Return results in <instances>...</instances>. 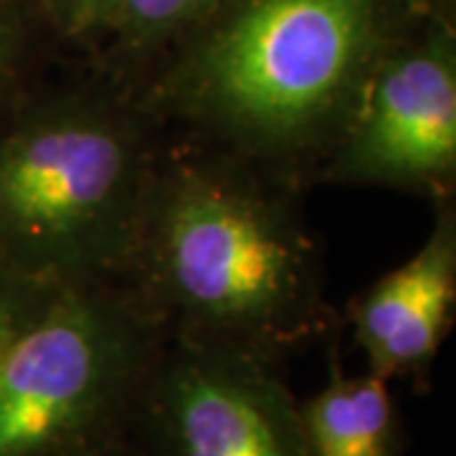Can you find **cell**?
<instances>
[{
  "label": "cell",
  "instance_id": "obj_1",
  "mask_svg": "<svg viewBox=\"0 0 456 456\" xmlns=\"http://www.w3.org/2000/svg\"><path fill=\"white\" fill-rule=\"evenodd\" d=\"M419 16L411 0H226L130 92L160 130L302 185Z\"/></svg>",
  "mask_w": 456,
  "mask_h": 456
},
{
  "label": "cell",
  "instance_id": "obj_2",
  "mask_svg": "<svg viewBox=\"0 0 456 456\" xmlns=\"http://www.w3.org/2000/svg\"><path fill=\"white\" fill-rule=\"evenodd\" d=\"M297 188L188 137L163 145L122 279L167 335L281 362L335 327Z\"/></svg>",
  "mask_w": 456,
  "mask_h": 456
},
{
  "label": "cell",
  "instance_id": "obj_3",
  "mask_svg": "<svg viewBox=\"0 0 456 456\" xmlns=\"http://www.w3.org/2000/svg\"><path fill=\"white\" fill-rule=\"evenodd\" d=\"M160 132L107 77L31 89L0 122V261L59 287L122 279Z\"/></svg>",
  "mask_w": 456,
  "mask_h": 456
},
{
  "label": "cell",
  "instance_id": "obj_4",
  "mask_svg": "<svg viewBox=\"0 0 456 456\" xmlns=\"http://www.w3.org/2000/svg\"><path fill=\"white\" fill-rule=\"evenodd\" d=\"M165 338L125 279L64 287L0 362V456L127 428Z\"/></svg>",
  "mask_w": 456,
  "mask_h": 456
},
{
  "label": "cell",
  "instance_id": "obj_5",
  "mask_svg": "<svg viewBox=\"0 0 456 456\" xmlns=\"http://www.w3.org/2000/svg\"><path fill=\"white\" fill-rule=\"evenodd\" d=\"M317 183L449 200L456 185V26L419 16L383 53Z\"/></svg>",
  "mask_w": 456,
  "mask_h": 456
},
{
  "label": "cell",
  "instance_id": "obj_6",
  "mask_svg": "<svg viewBox=\"0 0 456 456\" xmlns=\"http://www.w3.org/2000/svg\"><path fill=\"white\" fill-rule=\"evenodd\" d=\"M145 456H307L279 362L167 335L130 421Z\"/></svg>",
  "mask_w": 456,
  "mask_h": 456
},
{
  "label": "cell",
  "instance_id": "obj_7",
  "mask_svg": "<svg viewBox=\"0 0 456 456\" xmlns=\"http://www.w3.org/2000/svg\"><path fill=\"white\" fill-rule=\"evenodd\" d=\"M456 312V211L441 200L419 251L350 302L347 322L368 370L426 380Z\"/></svg>",
  "mask_w": 456,
  "mask_h": 456
},
{
  "label": "cell",
  "instance_id": "obj_8",
  "mask_svg": "<svg viewBox=\"0 0 456 456\" xmlns=\"http://www.w3.org/2000/svg\"><path fill=\"white\" fill-rule=\"evenodd\" d=\"M307 456H401L403 426L391 386L375 373H345L332 347L320 391L299 401Z\"/></svg>",
  "mask_w": 456,
  "mask_h": 456
},
{
  "label": "cell",
  "instance_id": "obj_9",
  "mask_svg": "<svg viewBox=\"0 0 456 456\" xmlns=\"http://www.w3.org/2000/svg\"><path fill=\"white\" fill-rule=\"evenodd\" d=\"M226 0H117L99 51L107 79L132 89L158 59L193 33Z\"/></svg>",
  "mask_w": 456,
  "mask_h": 456
},
{
  "label": "cell",
  "instance_id": "obj_10",
  "mask_svg": "<svg viewBox=\"0 0 456 456\" xmlns=\"http://www.w3.org/2000/svg\"><path fill=\"white\" fill-rule=\"evenodd\" d=\"M36 18L26 0H0V122L31 92L28 66Z\"/></svg>",
  "mask_w": 456,
  "mask_h": 456
},
{
  "label": "cell",
  "instance_id": "obj_11",
  "mask_svg": "<svg viewBox=\"0 0 456 456\" xmlns=\"http://www.w3.org/2000/svg\"><path fill=\"white\" fill-rule=\"evenodd\" d=\"M64 287L0 261V362Z\"/></svg>",
  "mask_w": 456,
  "mask_h": 456
},
{
  "label": "cell",
  "instance_id": "obj_12",
  "mask_svg": "<svg viewBox=\"0 0 456 456\" xmlns=\"http://www.w3.org/2000/svg\"><path fill=\"white\" fill-rule=\"evenodd\" d=\"M117 0H33L36 16L44 18L56 36L97 46Z\"/></svg>",
  "mask_w": 456,
  "mask_h": 456
},
{
  "label": "cell",
  "instance_id": "obj_13",
  "mask_svg": "<svg viewBox=\"0 0 456 456\" xmlns=\"http://www.w3.org/2000/svg\"><path fill=\"white\" fill-rule=\"evenodd\" d=\"M46 456H145V452L140 449V444L132 436L130 426H127V428H117V431H107L79 444H71Z\"/></svg>",
  "mask_w": 456,
  "mask_h": 456
},
{
  "label": "cell",
  "instance_id": "obj_14",
  "mask_svg": "<svg viewBox=\"0 0 456 456\" xmlns=\"http://www.w3.org/2000/svg\"><path fill=\"white\" fill-rule=\"evenodd\" d=\"M413 8L428 18H439L444 23L456 26V0H411Z\"/></svg>",
  "mask_w": 456,
  "mask_h": 456
}]
</instances>
